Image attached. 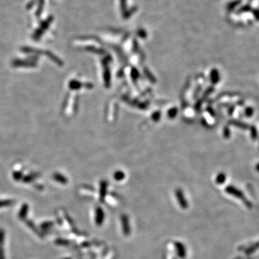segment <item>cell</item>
<instances>
[{"label": "cell", "mask_w": 259, "mask_h": 259, "mask_svg": "<svg viewBox=\"0 0 259 259\" xmlns=\"http://www.w3.org/2000/svg\"><path fill=\"white\" fill-rule=\"evenodd\" d=\"M251 10V7L250 6V5H244V6L240 7V9L239 10V12H240V13H241V12H247Z\"/></svg>", "instance_id": "obj_6"}, {"label": "cell", "mask_w": 259, "mask_h": 259, "mask_svg": "<svg viewBox=\"0 0 259 259\" xmlns=\"http://www.w3.org/2000/svg\"><path fill=\"white\" fill-rule=\"evenodd\" d=\"M240 3H241V1H240V0H235V1L231 2H230L228 4V5H227V10L229 11L233 10V9L235 8V7H238Z\"/></svg>", "instance_id": "obj_3"}, {"label": "cell", "mask_w": 259, "mask_h": 259, "mask_svg": "<svg viewBox=\"0 0 259 259\" xmlns=\"http://www.w3.org/2000/svg\"><path fill=\"white\" fill-rule=\"evenodd\" d=\"M4 240H5V232L2 229H0V247L2 245Z\"/></svg>", "instance_id": "obj_9"}, {"label": "cell", "mask_w": 259, "mask_h": 259, "mask_svg": "<svg viewBox=\"0 0 259 259\" xmlns=\"http://www.w3.org/2000/svg\"><path fill=\"white\" fill-rule=\"evenodd\" d=\"M230 125H233V126L238 127V128L242 129V130H248L249 128V125H247V124L243 123V122H240L239 121V120H230Z\"/></svg>", "instance_id": "obj_1"}, {"label": "cell", "mask_w": 259, "mask_h": 259, "mask_svg": "<svg viewBox=\"0 0 259 259\" xmlns=\"http://www.w3.org/2000/svg\"><path fill=\"white\" fill-rule=\"evenodd\" d=\"M253 113H254V110H253V108H251V107H247V108H245V114L247 117H251L253 114Z\"/></svg>", "instance_id": "obj_7"}, {"label": "cell", "mask_w": 259, "mask_h": 259, "mask_svg": "<svg viewBox=\"0 0 259 259\" xmlns=\"http://www.w3.org/2000/svg\"><path fill=\"white\" fill-rule=\"evenodd\" d=\"M50 225H51V223H50V222H44V223L42 224L41 227L43 230H46L47 227H49V226H50Z\"/></svg>", "instance_id": "obj_12"}, {"label": "cell", "mask_w": 259, "mask_h": 259, "mask_svg": "<svg viewBox=\"0 0 259 259\" xmlns=\"http://www.w3.org/2000/svg\"><path fill=\"white\" fill-rule=\"evenodd\" d=\"M251 136L252 140H255L257 139L258 138V133H257V130L255 126H251Z\"/></svg>", "instance_id": "obj_4"}, {"label": "cell", "mask_w": 259, "mask_h": 259, "mask_svg": "<svg viewBox=\"0 0 259 259\" xmlns=\"http://www.w3.org/2000/svg\"><path fill=\"white\" fill-rule=\"evenodd\" d=\"M212 75V81L214 82V83H217L219 81V79H220V76L218 75V73L217 71H214V72H213Z\"/></svg>", "instance_id": "obj_8"}, {"label": "cell", "mask_w": 259, "mask_h": 259, "mask_svg": "<svg viewBox=\"0 0 259 259\" xmlns=\"http://www.w3.org/2000/svg\"><path fill=\"white\" fill-rule=\"evenodd\" d=\"M257 169L259 171V163L258 164V166H257Z\"/></svg>", "instance_id": "obj_13"}, {"label": "cell", "mask_w": 259, "mask_h": 259, "mask_svg": "<svg viewBox=\"0 0 259 259\" xmlns=\"http://www.w3.org/2000/svg\"><path fill=\"white\" fill-rule=\"evenodd\" d=\"M224 136H225L226 138H228V137L230 136V130L228 127H226L225 130H224Z\"/></svg>", "instance_id": "obj_11"}, {"label": "cell", "mask_w": 259, "mask_h": 259, "mask_svg": "<svg viewBox=\"0 0 259 259\" xmlns=\"http://www.w3.org/2000/svg\"><path fill=\"white\" fill-rule=\"evenodd\" d=\"M14 201L12 200H0V207L12 205Z\"/></svg>", "instance_id": "obj_5"}, {"label": "cell", "mask_w": 259, "mask_h": 259, "mask_svg": "<svg viewBox=\"0 0 259 259\" xmlns=\"http://www.w3.org/2000/svg\"><path fill=\"white\" fill-rule=\"evenodd\" d=\"M253 14L255 16V18L259 21V10H253Z\"/></svg>", "instance_id": "obj_10"}, {"label": "cell", "mask_w": 259, "mask_h": 259, "mask_svg": "<svg viewBox=\"0 0 259 259\" xmlns=\"http://www.w3.org/2000/svg\"><path fill=\"white\" fill-rule=\"evenodd\" d=\"M27 211H28V206H27V205H26V204H25V205L22 206L20 211L19 218L22 219V220L24 219L25 218V216L27 215Z\"/></svg>", "instance_id": "obj_2"}]
</instances>
